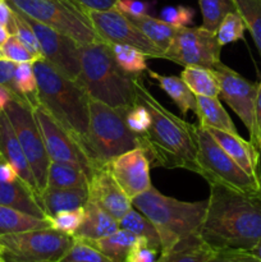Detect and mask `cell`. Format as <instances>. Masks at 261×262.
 Segmentation results:
<instances>
[{
  "instance_id": "obj_1",
  "label": "cell",
  "mask_w": 261,
  "mask_h": 262,
  "mask_svg": "<svg viewBox=\"0 0 261 262\" xmlns=\"http://www.w3.org/2000/svg\"><path fill=\"white\" fill-rule=\"evenodd\" d=\"M199 234L215 251H252L261 242V196L210 184Z\"/></svg>"
},
{
  "instance_id": "obj_2",
  "label": "cell",
  "mask_w": 261,
  "mask_h": 262,
  "mask_svg": "<svg viewBox=\"0 0 261 262\" xmlns=\"http://www.w3.org/2000/svg\"><path fill=\"white\" fill-rule=\"evenodd\" d=\"M137 100L148 109L150 128L137 135V147L147 156L153 168H182L200 174L197 152V125L186 122L166 109L145 87L141 77L135 78Z\"/></svg>"
},
{
  "instance_id": "obj_3",
  "label": "cell",
  "mask_w": 261,
  "mask_h": 262,
  "mask_svg": "<svg viewBox=\"0 0 261 262\" xmlns=\"http://www.w3.org/2000/svg\"><path fill=\"white\" fill-rule=\"evenodd\" d=\"M38 104L78 141L86 137L90 122V100L78 81L68 78L45 59L33 61Z\"/></svg>"
},
{
  "instance_id": "obj_4",
  "label": "cell",
  "mask_w": 261,
  "mask_h": 262,
  "mask_svg": "<svg viewBox=\"0 0 261 262\" xmlns=\"http://www.w3.org/2000/svg\"><path fill=\"white\" fill-rule=\"evenodd\" d=\"M135 78L118 66L106 42L81 45V73L77 81L91 99L123 114L137 101Z\"/></svg>"
},
{
  "instance_id": "obj_5",
  "label": "cell",
  "mask_w": 261,
  "mask_h": 262,
  "mask_svg": "<svg viewBox=\"0 0 261 262\" xmlns=\"http://www.w3.org/2000/svg\"><path fill=\"white\" fill-rule=\"evenodd\" d=\"M135 209L142 212L156 228L161 251L169 250L178 241L199 233L207 209L206 201L186 202L161 194L154 186L132 199Z\"/></svg>"
},
{
  "instance_id": "obj_6",
  "label": "cell",
  "mask_w": 261,
  "mask_h": 262,
  "mask_svg": "<svg viewBox=\"0 0 261 262\" xmlns=\"http://www.w3.org/2000/svg\"><path fill=\"white\" fill-rule=\"evenodd\" d=\"M78 143L94 170L138 145L137 135L128 128L122 113L94 99L90 100L89 130Z\"/></svg>"
},
{
  "instance_id": "obj_7",
  "label": "cell",
  "mask_w": 261,
  "mask_h": 262,
  "mask_svg": "<svg viewBox=\"0 0 261 262\" xmlns=\"http://www.w3.org/2000/svg\"><path fill=\"white\" fill-rule=\"evenodd\" d=\"M10 8L63 35L79 45L99 42L89 9L76 0H5Z\"/></svg>"
},
{
  "instance_id": "obj_8",
  "label": "cell",
  "mask_w": 261,
  "mask_h": 262,
  "mask_svg": "<svg viewBox=\"0 0 261 262\" xmlns=\"http://www.w3.org/2000/svg\"><path fill=\"white\" fill-rule=\"evenodd\" d=\"M73 242V235L53 228L0 235V257L5 262H59Z\"/></svg>"
},
{
  "instance_id": "obj_9",
  "label": "cell",
  "mask_w": 261,
  "mask_h": 262,
  "mask_svg": "<svg viewBox=\"0 0 261 262\" xmlns=\"http://www.w3.org/2000/svg\"><path fill=\"white\" fill-rule=\"evenodd\" d=\"M197 143L200 176L209 184H223L243 193H258V183L255 177L246 173L202 125H197Z\"/></svg>"
},
{
  "instance_id": "obj_10",
  "label": "cell",
  "mask_w": 261,
  "mask_h": 262,
  "mask_svg": "<svg viewBox=\"0 0 261 262\" xmlns=\"http://www.w3.org/2000/svg\"><path fill=\"white\" fill-rule=\"evenodd\" d=\"M4 112L7 113L14 128V132L30 164L40 193L48 186L49 165L51 160L46 152L42 136L33 115L32 106L25 100L12 99L5 106Z\"/></svg>"
},
{
  "instance_id": "obj_11",
  "label": "cell",
  "mask_w": 261,
  "mask_h": 262,
  "mask_svg": "<svg viewBox=\"0 0 261 262\" xmlns=\"http://www.w3.org/2000/svg\"><path fill=\"white\" fill-rule=\"evenodd\" d=\"M222 45L216 33L201 27H181L177 30L164 59L183 67H205L212 69L220 61Z\"/></svg>"
},
{
  "instance_id": "obj_12",
  "label": "cell",
  "mask_w": 261,
  "mask_h": 262,
  "mask_svg": "<svg viewBox=\"0 0 261 262\" xmlns=\"http://www.w3.org/2000/svg\"><path fill=\"white\" fill-rule=\"evenodd\" d=\"M89 15L102 42L107 45H129L148 58L164 59V51L146 37L124 13L114 7L106 10H89Z\"/></svg>"
},
{
  "instance_id": "obj_13",
  "label": "cell",
  "mask_w": 261,
  "mask_h": 262,
  "mask_svg": "<svg viewBox=\"0 0 261 262\" xmlns=\"http://www.w3.org/2000/svg\"><path fill=\"white\" fill-rule=\"evenodd\" d=\"M32 109L50 160L72 164L82 169L90 179L91 174L94 173V168L76 138L66 128L61 127L51 117L50 113L40 104Z\"/></svg>"
},
{
  "instance_id": "obj_14",
  "label": "cell",
  "mask_w": 261,
  "mask_h": 262,
  "mask_svg": "<svg viewBox=\"0 0 261 262\" xmlns=\"http://www.w3.org/2000/svg\"><path fill=\"white\" fill-rule=\"evenodd\" d=\"M25 17L36 33L44 59L55 67L64 76L77 81L81 73V45L72 37H68L27 15Z\"/></svg>"
},
{
  "instance_id": "obj_15",
  "label": "cell",
  "mask_w": 261,
  "mask_h": 262,
  "mask_svg": "<svg viewBox=\"0 0 261 262\" xmlns=\"http://www.w3.org/2000/svg\"><path fill=\"white\" fill-rule=\"evenodd\" d=\"M217 77L220 95L230 109L240 117L250 133L255 130V102L257 96V83H252L238 74L222 61L212 68Z\"/></svg>"
},
{
  "instance_id": "obj_16",
  "label": "cell",
  "mask_w": 261,
  "mask_h": 262,
  "mask_svg": "<svg viewBox=\"0 0 261 262\" xmlns=\"http://www.w3.org/2000/svg\"><path fill=\"white\" fill-rule=\"evenodd\" d=\"M106 166L113 178L130 200L153 186L150 179V161L141 147H135L117 156Z\"/></svg>"
},
{
  "instance_id": "obj_17",
  "label": "cell",
  "mask_w": 261,
  "mask_h": 262,
  "mask_svg": "<svg viewBox=\"0 0 261 262\" xmlns=\"http://www.w3.org/2000/svg\"><path fill=\"white\" fill-rule=\"evenodd\" d=\"M89 201L101 207L118 222L133 207L132 200L113 178L107 166L95 169L90 177Z\"/></svg>"
},
{
  "instance_id": "obj_18",
  "label": "cell",
  "mask_w": 261,
  "mask_h": 262,
  "mask_svg": "<svg viewBox=\"0 0 261 262\" xmlns=\"http://www.w3.org/2000/svg\"><path fill=\"white\" fill-rule=\"evenodd\" d=\"M0 158L12 164L19 178L38 194L37 184L27 158L22 150L12 123L4 110L0 112Z\"/></svg>"
},
{
  "instance_id": "obj_19",
  "label": "cell",
  "mask_w": 261,
  "mask_h": 262,
  "mask_svg": "<svg viewBox=\"0 0 261 262\" xmlns=\"http://www.w3.org/2000/svg\"><path fill=\"white\" fill-rule=\"evenodd\" d=\"M206 128V127H205ZM214 137L217 145L250 176L256 178V164H257V148L250 142L245 141L238 133L225 132V130L206 128Z\"/></svg>"
},
{
  "instance_id": "obj_20",
  "label": "cell",
  "mask_w": 261,
  "mask_h": 262,
  "mask_svg": "<svg viewBox=\"0 0 261 262\" xmlns=\"http://www.w3.org/2000/svg\"><path fill=\"white\" fill-rule=\"evenodd\" d=\"M38 201L46 217L61 211H71L84 207L89 202V187L74 188H50L46 187L38 193Z\"/></svg>"
},
{
  "instance_id": "obj_21",
  "label": "cell",
  "mask_w": 261,
  "mask_h": 262,
  "mask_svg": "<svg viewBox=\"0 0 261 262\" xmlns=\"http://www.w3.org/2000/svg\"><path fill=\"white\" fill-rule=\"evenodd\" d=\"M0 205L13 207L40 219H48L38 201V194L20 178L10 183L0 182Z\"/></svg>"
},
{
  "instance_id": "obj_22",
  "label": "cell",
  "mask_w": 261,
  "mask_h": 262,
  "mask_svg": "<svg viewBox=\"0 0 261 262\" xmlns=\"http://www.w3.org/2000/svg\"><path fill=\"white\" fill-rule=\"evenodd\" d=\"M83 222L73 235L76 239L96 241L107 237L119 229V222L105 210L89 201L83 207Z\"/></svg>"
},
{
  "instance_id": "obj_23",
  "label": "cell",
  "mask_w": 261,
  "mask_h": 262,
  "mask_svg": "<svg viewBox=\"0 0 261 262\" xmlns=\"http://www.w3.org/2000/svg\"><path fill=\"white\" fill-rule=\"evenodd\" d=\"M199 233L178 241L169 250L160 252L156 262H206L215 255Z\"/></svg>"
},
{
  "instance_id": "obj_24",
  "label": "cell",
  "mask_w": 261,
  "mask_h": 262,
  "mask_svg": "<svg viewBox=\"0 0 261 262\" xmlns=\"http://www.w3.org/2000/svg\"><path fill=\"white\" fill-rule=\"evenodd\" d=\"M147 74L153 81H155L159 84L161 90L173 100L174 104L177 105L181 113L186 115L189 110L196 112L197 101L196 95L188 89L183 79L177 76H164V74L156 73L147 68Z\"/></svg>"
},
{
  "instance_id": "obj_25",
  "label": "cell",
  "mask_w": 261,
  "mask_h": 262,
  "mask_svg": "<svg viewBox=\"0 0 261 262\" xmlns=\"http://www.w3.org/2000/svg\"><path fill=\"white\" fill-rule=\"evenodd\" d=\"M197 107L194 114L199 118V125L214 129L225 130L230 133H238L237 128L233 124L227 110L223 107L217 97L196 96Z\"/></svg>"
},
{
  "instance_id": "obj_26",
  "label": "cell",
  "mask_w": 261,
  "mask_h": 262,
  "mask_svg": "<svg viewBox=\"0 0 261 262\" xmlns=\"http://www.w3.org/2000/svg\"><path fill=\"white\" fill-rule=\"evenodd\" d=\"M44 228H50L48 219H40L13 207L0 205V235L44 229Z\"/></svg>"
},
{
  "instance_id": "obj_27",
  "label": "cell",
  "mask_w": 261,
  "mask_h": 262,
  "mask_svg": "<svg viewBox=\"0 0 261 262\" xmlns=\"http://www.w3.org/2000/svg\"><path fill=\"white\" fill-rule=\"evenodd\" d=\"M181 78L196 96L217 97L220 95L219 82L215 72L205 67H184Z\"/></svg>"
},
{
  "instance_id": "obj_28",
  "label": "cell",
  "mask_w": 261,
  "mask_h": 262,
  "mask_svg": "<svg viewBox=\"0 0 261 262\" xmlns=\"http://www.w3.org/2000/svg\"><path fill=\"white\" fill-rule=\"evenodd\" d=\"M136 239L137 237L133 233L119 228L113 234L96 241H90L89 243L113 262H125V258Z\"/></svg>"
},
{
  "instance_id": "obj_29",
  "label": "cell",
  "mask_w": 261,
  "mask_h": 262,
  "mask_svg": "<svg viewBox=\"0 0 261 262\" xmlns=\"http://www.w3.org/2000/svg\"><path fill=\"white\" fill-rule=\"evenodd\" d=\"M127 15V14H125ZM132 23H135L138 28L143 32L146 37L150 38L156 46L161 49L165 53L166 49L170 45L171 40L176 36V32L178 28L173 27L169 23L164 22V20L154 18L151 15H127Z\"/></svg>"
},
{
  "instance_id": "obj_30",
  "label": "cell",
  "mask_w": 261,
  "mask_h": 262,
  "mask_svg": "<svg viewBox=\"0 0 261 262\" xmlns=\"http://www.w3.org/2000/svg\"><path fill=\"white\" fill-rule=\"evenodd\" d=\"M46 187H50V188L89 187V176L82 169L72 164L50 161Z\"/></svg>"
},
{
  "instance_id": "obj_31",
  "label": "cell",
  "mask_w": 261,
  "mask_h": 262,
  "mask_svg": "<svg viewBox=\"0 0 261 262\" xmlns=\"http://www.w3.org/2000/svg\"><path fill=\"white\" fill-rule=\"evenodd\" d=\"M13 84H14L15 99L25 100L32 107L37 106V81L33 71V63L27 61V63L17 64L13 77Z\"/></svg>"
},
{
  "instance_id": "obj_32",
  "label": "cell",
  "mask_w": 261,
  "mask_h": 262,
  "mask_svg": "<svg viewBox=\"0 0 261 262\" xmlns=\"http://www.w3.org/2000/svg\"><path fill=\"white\" fill-rule=\"evenodd\" d=\"M119 228L128 230V232L133 233L136 237L145 238L148 241L153 247L156 250L161 251V242L159 233L156 228L154 227L153 223L142 214L138 211L137 209L132 207L122 219L119 220Z\"/></svg>"
},
{
  "instance_id": "obj_33",
  "label": "cell",
  "mask_w": 261,
  "mask_h": 262,
  "mask_svg": "<svg viewBox=\"0 0 261 262\" xmlns=\"http://www.w3.org/2000/svg\"><path fill=\"white\" fill-rule=\"evenodd\" d=\"M110 48H112L115 61L125 73L141 77L143 72L147 71V64H146L147 56L136 48L129 45H119V43L110 45Z\"/></svg>"
},
{
  "instance_id": "obj_34",
  "label": "cell",
  "mask_w": 261,
  "mask_h": 262,
  "mask_svg": "<svg viewBox=\"0 0 261 262\" xmlns=\"http://www.w3.org/2000/svg\"><path fill=\"white\" fill-rule=\"evenodd\" d=\"M261 56V0H233Z\"/></svg>"
},
{
  "instance_id": "obj_35",
  "label": "cell",
  "mask_w": 261,
  "mask_h": 262,
  "mask_svg": "<svg viewBox=\"0 0 261 262\" xmlns=\"http://www.w3.org/2000/svg\"><path fill=\"white\" fill-rule=\"evenodd\" d=\"M202 14V27L215 32L223 18L230 12H234L233 0H199Z\"/></svg>"
},
{
  "instance_id": "obj_36",
  "label": "cell",
  "mask_w": 261,
  "mask_h": 262,
  "mask_svg": "<svg viewBox=\"0 0 261 262\" xmlns=\"http://www.w3.org/2000/svg\"><path fill=\"white\" fill-rule=\"evenodd\" d=\"M246 30L247 28H246L245 22H243V18L241 17V14L237 10H234V12L228 13L223 18L215 33H216L217 41H219V43L223 48V46L228 45V43L242 40L245 37Z\"/></svg>"
},
{
  "instance_id": "obj_37",
  "label": "cell",
  "mask_w": 261,
  "mask_h": 262,
  "mask_svg": "<svg viewBox=\"0 0 261 262\" xmlns=\"http://www.w3.org/2000/svg\"><path fill=\"white\" fill-rule=\"evenodd\" d=\"M13 13H14V32H13V35L26 46V49L37 60L38 59H44L40 42H38L37 37H36V33L33 32L30 23L27 22V19H26V17L22 13L17 12L14 9H13Z\"/></svg>"
},
{
  "instance_id": "obj_38",
  "label": "cell",
  "mask_w": 261,
  "mask_h": 262,
  "mask_svg": "<svg viewBox=\"0 0 261 262\" xmlns=\"http://www.w3.org/2000/svg\"><path fill=\"white\" fill-rule=\"evenodd\" d=\"M59 262H113L106 256L102 255L97 248L82 239H76L68 252Z\"/></svg>"
},
{
  "instance_id": "obj_39",
  "label": "cell",
  "mask_w": 261,
  "mask_h": 262,
  "mask_svg": "<svg viewBox=\"0 0 261 262\" xmlns=\"http://www.w3.org/2000/svg\"><path fill=\"white\" fill-rule=\"evenodd\" d=\"M83 216L84 212L83 207H82V209L71 210V211L58 212L49 217L48 220L50 223V228L53 229L66 233V234L74 235L83 222Z\"/></svg>"
},
{
  "instance_id": "obj_40",
  "label": "cell",
  "mask_w": 261,
  "mask_h": 262,
  "mask_svg": "<svg viewBox=\"0 0 261 262\" xmlns=\"http://www.w3.org/2000/svg\"><path fill=\"white\" fill-rule=\"evenodd\" d=\"M125 123L128 128L132 130L135 135H143L146 130L150 128L151 124V115L147 107L141 101H136V104L132 107L123 113Z\"/></svg>"
},
{
  "instance_id": "obj_41",
  "label": "cell",
  "mask_w": 261,
  "mask_h": 262,
  "mask_svg": "<svg viewBox=\"0 0 261 262\" xmlns=\"http://www.w3.org/2000/svg\"><path fill=\"white\" fill-rule=\"evenodd\" d=\"M194 12L188 7H166L161 10L160 19L169 23L173 27H187L193 20Z\"/></svg>"
},
{
  "instance_id": "obj_42",
  "label": "cell",
  "mask_w": 261,
  "mask_h": 262,
  "mask_svg": "<svg viewBox=\"0 0 261 262\" xmlns=\"http://www.w3.org/2000/svg\"><path fill=\"white\" fill-rule=\"evenodd\" d=\"M2 50L3 54H4V58L9 59V60L14 61L17 64L27 63V61L33 63V61L37 60L14 35H10L7 42L2 46Z\"/></svg>"
},
{
  "instance_id": "obj_43",
  "label": "cell",
  "mask_w": 261,
  "mask_h": 262,
  "mask_svg": "<svg viewBox=\"0 0 261 262\" xmlns=\"http://www.w3.org/2000/svg\"><path fill=\"white\" fill-rule=\"evenodd\" d=\"M158 252L160 251L153 247L147 239L137 237L127 258H125V262H156L158 261Z\"/></svg>"
},
{
  "instance_id": "obj_44",
  "label": "cell",
  "mask_w": 261,
  "mask_h": 262,
  "mask_svg": "<svg viewBox=\"0 0 261 262\" xmlns=\"http://www.w3.org/2000/svg\"><path fill=\"white\" fill-rule=\"evenodd\" d=\"M206 262H261V260L245 251H216Z\"/></svg>"
},
{
  "instance_id": "obj_45",
  "label": "cell",
  "mask_w": 261,
  "mask_h": 262,
  "mask_svg": "<svg viewBox=\"0 0 261 262\" xmlns=\"http://www.w3.org/2000/svg\"><path fill=\"white\" fill-rule=\"evenodd\" d=\"M114 8L124 14L135 15V17L148 14L150 10V5L141 0H117Z\"/></svg>"
},
{
  "instance_id": "obj_46",
  "label": "cell",
  "mask_w": 261,
  "mask_h": 262,
  "mask_svg": "<svg viewBox=\"0 0 261 262\" xmlns=\"http://www.w3.org/2000/svg\"><path fill=\"white\" fill-rule=\"evenodd\" d=\"M15 67H17V63L14 61L7 58H0V86L9 90L13 95V99H15L14 84H13Z\"/></svg>"
},
{
  "instance_id": "obj_47",
  "label": "cell",
  "mask_w": 261,
  "mask_h": 262,
  "mask_svg": "<svg viewBox=\"0 0 261 262\" xmlns=\"http://www.w3.org/2000/svg\"><path fill=\"white\" fill-rule=\"evenodd\" d=\"M250 142L256 148L261 146V79L257 83V96L255 102V130Z\"/></svg>"
},
{
  "instance_id": "obj_48",
  "label": "cell",
  "mask_w": 261,
  "mask_h": 262,
  "mask_svg": "<svg viewBox=\"0 0 261 262\" xmlns=\"http://www.w3.org/2000/svg\"><path fill=\"white\" fill-rule=\"evenodd\" d=\"M0 25L5 26L10 35L14 32V13L5 0H0Z\"/></svg>"
},
{
  "instance_id": "obj_49",
  "label": "cell",
  "mask_w": 261,
  "mask_h": 262,
  "mask_svg": "<svg viewBox=\"0 0 261 262\" xmlns=\"http://www.w3.org/2000/svg\"><path fill=\"white\" fill-rule=\"evenodd\" d=\"M18 178H19V176H18L14 166L8 163V161L0 159V182L10 183V182L17 181Z\"/></svg>"
},
{
  "instance_id": "obj_50",
  "label": "cell",
  "mask_w": 261,
  "mask_h": 262,
  "mask_svg": "<svg viewBox=\"0 0 261 262\" xmlns=\"http://www.w3.org/2000/svg\"><path fill=\"white\" fill-rule=\"evenodd\" d=\"M89 10H106L115 5L117 0H76Z\"/></svg>"
},
{
  "instance_id": "obj_51",
  "label": "cell",
  "mask_w": 261,
  "mask_h": 262,
  "mask_svg": "<svg viewBox=\"0 0 261 262\" xmlns=\"http://www.w3.org/2000/svg\"><path fill=\"white\" fill-rule=\"evenodd\" d=\"M12 99H13L12 92H10L8 89H5V87L0 86V112L5 109L8 102H9Z\"/></svg>"
},
{
  "instance_id": "obj_52",
  "label": "cell",
  "mask_w": 261,
  "mask_h": 262,
  "mask_svg": "<svg viewBox=\"0 0 261 262\" xmlns=\"http://www.w3.org/2000/svg\"><path fill=\"white\" fill-rule=\"evenodd\" d=\"M256 181L258 183V194L261 196V146L257 147V164H256Z\"/></svg>"
},
{
  "instance_id": "obj_53",
  "label": "cell",
  "mask_w": 261,
  "mask_h": 262,
  "mask_svg": "<svg viewBox=\"0 0 261 262\" xmlns=\"http://www.w3.org/2000/svg\"><path fill=\"white\" fill-rule=\"evenodd\" d=\"M9 37H10V33H9V31L7 30V27L3 25H0V48H2L5 42H7L8 38Z\"/></svg>"
},
{
  "instance_id": "obj_54",
  "label": "cell",
  "mask_w": 261,
  "mask_h": 262,
  "mask_svg": "<svg viewBox=\"0 0 261 262\" xmlns=\"http://www.w3.org/2000/svg\"><path fill=\"white\" fill-rule=\"evenodd\" d=\"M251 253H252L253 256H256V257L258 258V260H261V242L258 243L257 246H256L255 248H252V251H250Z\"/></svg>"
},
{
  "instance_id": "obj_55",
  "label": "cell",
  "mask_w": 261,
  "mask_h": 262,
  "mask_svg": "<svg viewBox=\"0 0 261 262\" xmlns=\"http://www.w3.org/2000/svg\"><path fill=\"white\" fill-rule=\"evenodd\" d=\"M0 58H4V54H3V50H2V48H0Z\"/></svg>"
},
{
  "instance_id": "obj_56",
  "label": "cell",
  "mask_w": 261,
  "mask_h": 262,
  "mask_svg": "<svg viewBox=\"0 0 261 262\" xmlns=\"http://www.w3.org/2000/svg\"><path fill=\"white\" fill-rule=\"evenodd\" d=\"M0 262H5V261H4V260H3V258H2V257H0Z\"/></svg>"
},
{
  "instance_id": "obj_57",
  "label": "cell",
  "mask_w": 261,
  "mask_h": 262,
  "mask_svg": "<svg viewBox=\"0 0 261 262\" xmlns=\"http://www.w3.org/2000/svg\"><path fill=\"white\" fill-rule=\"evenodd\" d=\"M0 255H2V252H0Z\"/></svg>"
},
{
  "instance_id": "obj_58",
  "label": "cell",
  "mask_w": 261,
  "mask_h": 262,
  "mask_svg": "<svg viewBox=\"0 0 261 262\" xmlns=\"http://www.w3.org/2000/svg\"><path fill=\"white\" fill-rule=\"evenodd\" d=\"M0 159H2V158H0Z\"/></svg>"
}]
</instances>
